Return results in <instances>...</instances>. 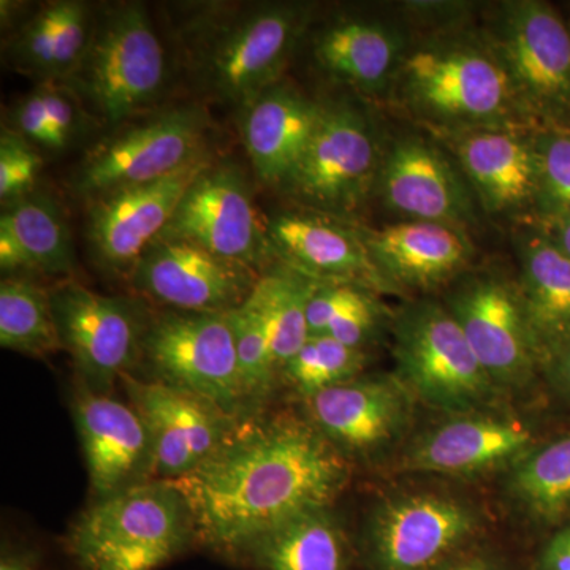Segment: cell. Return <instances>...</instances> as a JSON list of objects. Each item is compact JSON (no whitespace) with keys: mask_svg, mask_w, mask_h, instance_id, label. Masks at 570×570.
I'll return each instance as SVG.
<instances>
[{"mask_svg":"<svg viewBox=\"0 0 570 570\" xmlns=\"http://www.w3.org/2000/svg\"><path fill=\"white\" fill-rule=\"evenodd\" d=\"M534 129L480 127L434 132L464 175L483 212L534 223L539 168Z\"/></svg>","mask_w":570,"mask_h":570,"instance_id":"19","label":"cell"},{"mask_svg":"<svg viewBox=\"0 0 570 570\" xmlns=\"http://www.w3.org/2000/svg\"><path fill=\"white\" fill-rule=\"evenodd\" d=\"M20 239L33 272L70 276L75 269L73 247L61 209L48 195L29 194L3 208L2 217Z\"/></svg>","mask_w":570,"mask_h":570,"instance_id":"33","label":"cell"},{"mask_svg":"<svg viewBox=\"0 0 570 570\" xmlns=\"http://www.w3.org/2000/svg\"><path fill=\"white\" fill-rule=\"evenodd\" d=\"M439 570H508V564L497 551L475 546Z\"/></svg>","mask_w":570,"mask_h":570,"instance_id":"44","label":"cell"},{"mask_svg":"<svg viewBox=\"0 0 570 570\" xmlns=\"http://www.w3.org/2000/svg\"><path fill=\"white\" fill-rule=\"evenodd\" d=\"M376 190L406 220L463 230L479 220L478 198L459 165L436 140L422 135H404L385 148Z\"/></svg>","mask_w":570,"mask_h":570,"instance_id":"18","label":"cell"},{"mask_svg":"<svg viewBox=\"0 0 570 570\" xmlns=\"http://www.w3.org/2000/svg\"><path fill=\"white\" fill-rule=\"evenodd\" d=\"M197 542L189 504L168 480L97 499L71 524L67 553L78 570H159Z\"/></svg>","mask_w":570,"mask_h":570,"instance_id":"3","label":"cell"},{"mask_svg":"<svg viewBox=\"0 0 570 570\" xmlns=\"http://www.w3.org/2000/svg\"><path fill=\"white\" fill-rule=\"evenodd\" d=\"M392 321L377 292L363 285L317 283L307 305L309 336H330L362 351Z\"/></svg>","mask_w":570,"mask_h":570,"instance_id":"30","label":"cell"},{"mask_svg":"<svg viewBox=\"0 0 570 570\" xmlns=\"http://www.w3.org/2000/svg\"><path fill=\"white\" fill-rule=\"evenodd\" d=\"M208 165L198 159L165 178L92 200L88 238L96 261L111 272L130 275L141 254L170 224L190 184Z\"/></svg>","mask_w":570,"mask_h":570,"instance_id":"22","label":"cell"},{"mask_svg":"<svg viewBox=\"0 0 570 570\" xmlns=\"http://www.w3.org/2000/svg\"><path fill=\"white\" fill-rule=\"evenodd\" d=\"M540 382L551 400L570 409V340L551 351L540 366Z\"/></svg>","mask_w":570,"mask_h":570,"instance_id":"40","label":"cell"},{"mask_svg":"<svg viewBox=\"0 0 570 570\" xmlns=\"http://www.w3.org/2000/svg\"><path fill=\"white\" fill-rule=\"evenodd\" d=\"M165 52L148 11L129 3L94 26L85 58L67 80L102 121L137 115L163 91Z\"/></svg>","mask_w":570,"mask_h":570,"instance_id":"6","label":"cell"},{"mask_svg":"<svg viewBox=\"0 0 570 570\" xmlns=\"http://www.w3.org/2000/svg\"><path fill=\"white\" fill-rule=\"evenodd\" d=\"M502 478V497L519 519L549 532L570 523V426L550 433Z\"/></svg>","mask_w":570,"mask_h":570,"instance_id":"28","label":"cell"},{"mask_svg":"<svg viewBox=\"0 0 570 570\" xmlns=\"http://www.w3.org/2000/svg\"><path fill=\"white\" fill-rule=\"evenodd\" d=\"M0 570H41L32 551L3 549L0 557Z\"/></svg>","mask_w":570,"mask_h":570,"instance_id":"46","label":"cell"},{"mask_svg":"<svg viewBox=\"0 0 570 570\" xmlns=\"http://www.w3.org/2000/svg\"><path fill=\"white\" fill-rule=\"evenodd\" d=\"M50 296L62 351L71 356L78 384L111 395L141 355L148 325L140 311L71 279L51 288Z\"/></svg>","mask_w":570,"mask_h":570,"instance_id":"13","label":"cell"},{"mask_svg":"<svg viewBox=\"0 0 570 570\" xmlns=\"http://www.w3.org/2000/svg\"><path fill=\"white\" fill-rule=\"evenodd\" d=\"M517 277L528 322L543 358L570 340V258L538 224L519 234Z\"/></svg>","mask_w":570,"mask_h":570,"instance_id":"27","label":"cell"},{"mask_svg":"<svg viewBox=\"0 0 570 570\" xmlns=\"http://www.w3.org/2000/svg\"><path fill=\"white\" fill-rule=\"evenodd\" d=\"M258 570H352L354 547L333 508L277 524L242 553Z\"/></svg>","mask_w":570,"mask_h":570,"instance_id":"29","label":"cell"},{"mask_svg":"<svg viewBox=\"0 0 570 570\" xmlns=\"http://www.w3.org/2000/svg\"><path fill=\"white\" fill-rule=\"evenodd\" d=\"M66 9L67 0L47 3L21 29L11 45L10 55L18 69L51 81L56 40L61 31Z\"/></svg>","mask_w":570,"mask_h":570,"instance_id":"37","label":"cell"},{"mask_svg":"<svg viewBox=\"0 0 570 570\" xmlns=\"http://www.w3.org/2000/svg\"><path fill=\"white\" fill-rule=\"evenodd\" d=\"M0 266L3 273L33 272L20 239L6 220L0 219Z\"/></svg>","mask_w":570,"mask_h":570,"instance_id":"43","label":"cell"},{"mask_svg":"<svg viewBox=\"0 0 570 570\" xmlns=\"http://www.w3.org/2000/svg\"><path fill=\"white\" fill-rule=\"evenodd\" d=\"M94 498L153 480V442L132 404L78 384L71 403Z\"/></svg>","mask_w":570,"mask_h":570,"instance_id":"23","label":"cell"},{"mask_svg":"<svg viewBox=\"0 0 570 570\" xmlns=\"http://www.w3.org/2000/svg\"><path fill=\"white\" fill-rule=\"evenodd\" d=\"M41 170V156L31 142L14 130L0 137V200L13 204L32 194Z\"/></svg>","mask_w":570,"mask_h":570,"instance_id":"38","label":"cell"},{"mask_svg":"<svg viewBox=\"0 0 570 570\" xmlns=\"http://www.w3.org/2000/svg\"><path fill=\"white\" fill-rule=\"evenodd\" d=\"M392 88L431 134L539 127L489 37L439 36L409 48Z\"/></svg>","mask_w":570,"mask_h":570,"instance_id":"2","label":"cell"},{"mask_svg":"<svg viewBox=\"0 0 570 570\" xmlns=\"http://www.w3.org/2000/svg\"><path fill=\"white\" fill-rule=\"evenodd\" d=\"M227 316L234 332L247 407H258L281 382L268 330L250 298L228 311Z\"/></svg>","mask_w":570,"mask_h":570,"instance_id":"35","label":"cell"},{"mask_svg":"<svg viewBox=\"0 0 570 570\" xmlns=\"http://www.w3.org/2000/svg\"><path fill=\"white\" fill-rule=\"evenodd\" d=\"M549 434L542 420L517 414L502 404L444 415L412 434L396 456L395 468L459 479L502 475Z\"/></svg>","mask_w":570,"mask_h":570,"instance_id":"9","label":"cell"},{"mask_svg":"<svg viewBox=\"0 0 570 570\" xmlns=\"http://www.w3.org/2000/svg\"><path fill=\"white\" fill-rule=\"evenodd\" d=\"M121 384L148 426L153 442V480L186 478L212 459L239 426L219 407L160 381L132 374Z\"/></svg>","mask_w":570,"mask_h":570,"instance_id":"16","label":"cell"},{"mask_svg":"<svg viewBox=\"0 0 570 570\" xmlns=\"http://www.w3.org/2000/svg\"><path fill=\"white\" fill-rule=\"evenodd\" d=\"M130 283L178 313H228L253 294L258 272L204 247L160 235L135 264Z\"/></svg>","mask_w":570,"mask_h":570,"instance_id":"15","label":"cell"},{"mask_svg":"<svg viewBox=\"0 0 570 570\" xmlns=\"http://www.w3.org/2000/svg\"><path fill=\"white\" fill-rule=\"evenodd\" d=\"M281 265L316 283L363 285L379 295L400 294L371 258L358 225L314 209L281 212L265 223Z\"/></svg>","mask_w":570,"mask_h":570,"instance_id":"21","label":"cell"},{"mask_svg":"<svg viewBox=\"0 0 570 570\" xmlns=\"http://www.w3.org/2000/svg\"><path fill=\"white\" fill-rule=\"evenodd\" d=\"M0 346L39 358L62 351L50 291L26 277L2 281Z\"/></svg>","mask_w":570,"mask_h":570,"instance_id":"32","label":"cell"},{"mask_svg":"<svg viewBox=\"0 0 570 570\" xmlns=\"http://www.w3.org/2000/svg\"><path fill=\"white\" fill-rule=\"evenodd\" d=\"M352 464L307 419L239 423L212 459L174 482L198 542L242 557L255 539L307 510L333 508Z\"/></svg>","mask_w":570,"mask_h":570,"instance_id":"1","label":"cell"},{"mask_svg":"<svg viewBox=\"0 0 570 570\" xmlns=\"http://www.w3.org/2000/svg\"><path fill=\"white\" fill-rule=\"evenodd\" d=\"M442 303L502 395H521L539 384V348L517 279L490 269L466 272Z\"/></svg>","mask_w":570,"mask_h":570,"instance_id":"8","label":"cell"},{"mask_svg":"<svg viewBox=\"0 0 570 570\" xmlns=\"http://www.w3.org/2000/svg\"><path fill=\"white\" fill-rule=\"evenodd\" d=\"M366 352L330 336H309L281 371V382L303 401L362 376Z\"/></svg>","mask_w":570,"mask_h":570,"instance_id":"34","label":"cell"},{"mask_svg":"<svg viewBox=\"0 0 570 570\" xmlns=\"http://www.w3.org/2000/svg\"><path fill=\"white\" fill-rule=\"evenodd\" d=\"M163 235L186 239L255 272L273 257L265 223L255 213L245 178L232 165H208L194 179Z\"/></svg>","mask_w":570,"mask_h":570,"instance_id":"17","label":"cell"},{"mask_svg":"<svg viewBox=\"0 0 570 570\" xmlns=\"http://www.w3.org/2000/svg\"><path fill=\"white\" fill-rule=\"evenodd\" d=\"M417 403L396 374H362L305 400L307 422L351 464L396 460L414 434Z\"/></svg>","mask_w":570,"mask_h":570,"instance_id":"12","label":"cell"},{"mask_svg":"<svg viewBox=\"0 0 570 570\" xmlns=\"http://www.w3.org/2000/svg\"><path fill=\"white\" fill-rule=\"evenodd\" d=\"M489 527V512L468 494L404 489L371 505L360 547L367 570H439L479 546Z\"/></svg>","mask_w":570,"mask_h":570,"instance_id":"4","label":"cell"},{"mask_svg":"<svg viewBox=\"0 0 570 570\" xmlns=\"http://www.w3.org/2000/svg\"><path fill=\"white\" fill-rule=\"evenodd\" d=\"M10 129L20 134L32 146L59 153L67 148L55 122L48 104L47 82L26 96L11 111Z\"/></svg>","mask_w":570,"mask_h":570,"instance_id":"39","label":"cell"},{"mask_svg":"<svg viewBox=\"0 0 570 570\" xmlns=\"http://www.w3.org/2000/svg\"><path fill=\"white\" fill-rule=\"evenodd\" d=\"M409 45L404 33L385 22L348 18L328 26L316 39L318 66L356 91L379 94L393 85Z\"/></svg>","mask_w":570,"mask_h":570,"instance_id":"26","label":"cell"},{"mask_svg":"<svg viewBox=\"0 0 570 570\" xmlns=\"http://www.w3.org/2000/svg\"><path fill=\"white\" fill-rule=\"evenodd\" d=\"M141 355L165 382L208 401L230 417L247 412L227 313H168L146 328Z\"/></svg>","mask_w":570,"mask_h":570,"instance_id":"11","label":"cell"},{"mask_svg":"<svg viewBox=\"0 0 570 570\" xmlns=\"http://www.w3.org/2000/svg\"><path fill=\"white\" fill-rule=\"evenodd\" d=\"M532 570H570V523L547 534Z\"/></svg>","mask_w":570,"mask_h":570,"instance_id":"41","label":"cell"},{"mask_svg":"<svg viewBox=\"0 0 570 570\" xmlns=\"http://www.w3.org/2000/svg\"><path fill=\"white\" fill-rule=\"evenodd\" d=\"M385 148L365 112L324 105L321 121L284 189L305 208L351 220L376 193Z\"/></svg>","mask_w":570,"mask_h":570,"instance_id":"7","label":"cell"},{"mask_svg":"<svg viewBox=\"0 0 570 570\" xmlns=\"http://www.w3.org/2000/svg\"><path fill=\"white\" fill-rule=\"evenodd\" d=\"M396 376L419 403L444 415L502 404V395L469 346L448 306L407 303L393 316Z\"/></svg>","mask_w":570,"mask_h":570,"instance_id":"5","label":"cell"},{"mask_svg":"<svg viewBox=\"0 0 570 570\" xmlns=\"http://www.w3.org/2000/svg\"><path fill=\"white\" fill-rule=\"evenodd\" d=\"M316 284V281L279 265L262 273L249 295L264 317L279 374L309 337L307 305Z\"/></svg>","mask_w":570,"mask_h":570,"instance_id":"31","label":"cell"},{"mask_svg":"<svg viewBox=\"0 0 570 570\" xmlns=\"http://www.w3.org/2000/svg\"><path fill=\"white\" fill-rule=\"evenodd\" d=\"M205 129L206 116L198 107L157 112L97 146L82 163L75 189L96 200L176 174L204 159Z\"/></svg>","mask_w":570,"mask_h":570,"instance_id":"14","label":"cell"},{"mask_svg":"<svg viewBox=\"0 0 570 570\" xmlns=\"http://www.w3.org/2000/svg\"><path fill=\"white\" fill-rule=\"evenodd\" d=\"M404 9L426 24H453L466 17L468 3L463 2H407Z\"/></svg>","mask_w":570,"mask_h":570,"instance_id":"42","label":"cell"},{"mask_svg":"<svg viewBox=\"0 0 570 570\" xmlns=\"http://www.w3.org/2000/svg\"><path fill=\"white\" fill-rule=\"evenodd\" d=\"M538 156L535 219L570 213V126H543L532 132Z\"/></svg>","mask_w":570,"mask_h":570,"instance_id":"36","label":"cell"},{"mask_svg":"<svg viewBox=\"0 0 570 570\" xmlns=\"http://www.w3.org/2000/svg\"><path fill=\"white\" fill-rule=\"evenodd\" d=\"M324 105L288 86H273L245 107L242 132L255 174L284 187L302 160Z\"/></svg>","mask_w":570,"mask_h":570,"instance_id":"25","label":"cell"},{"mask_svg":"<svg viewBox=\"0 0 570 570\" xmlns=\"http://www.w3.org/2000/svg\"><path fill=\"white\" fill-rule=\"evenodd\" d=\"M360 230L379 272L400 294L455 283L474 257L466 230L452 225L403 220Z\"/></svg>","mask_w":570,"mask_h":570,"instance_id":"24","label":"cell"},{"mask_svg":"<svg viewBox=\"0 0 570 570\" xmlns=\"http://www.w3.org/2000/svg\"><path fill=\"white\" fill-rule=\"evenodd\" d=\"M538 224L547 236L554 243L562 253L570 258V213L561 216L551 217V219L540 220Z\"/></svg>","mask_w":570,"mask_h":570,"instance_id":"45","label":"cell"},{"mask_svg":"<svg viewBox=\"0 0 570 570\" xmlns=\"http://www.w3.org/2000/svg\"><path fill=\"white\" fill-rule=\"evenodd\" d=\"M309 18V7L283 3L254 11L230 26L208 56L213 88L243 107L254 102L276 86Z\"/></svg>","mask_w":570,"mask_h":570,"instance_id":"20","label":"cell"},{"mask_svg":"<svg viewBox=\"0 0 570 570\" xmlns=\"http://www.w3.org/2000/svg\"><path fill=\"white\" fill-rule=\"evenodd\" d=\"M489 40L539 127L570 126V32L539 0L499 6Z\"/></svg>","mask_w":570,"mask_h":570,"instance_id":"10","label":"cell"}]
</instances>
